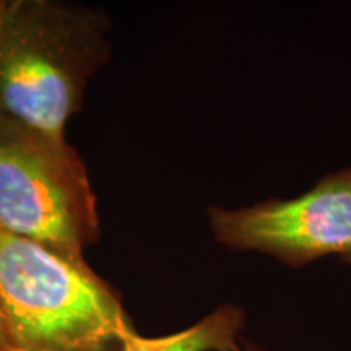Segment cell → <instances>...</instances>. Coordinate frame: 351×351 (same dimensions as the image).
<instances>
[{"label":"cell","instance_id":"cell-1","mask_svg":"<svg viewBox=\"0 0 351 351\" xmlns=\"http://www.w3.org/2000/svg\"><path fill=\"white\" fill-rule=\"evenodd\" d=\"M111 16L62 0H0V114L52 134L111 59Z\"/></svg>","mask_w":351,"mask_h":351},{"label":"cell","instance_id":"cell-2","mask_svg":"<svg viewBox=\"0 0 351 351\" xmlns=\"http://www.w3.org/2000/svg\"><path fill=\"white\" fill-rule=\"evenodd\" d=\"M0 309L13 351H121L137 333L85 262L0 228Z\"/></svg>","mask_w":351,"mask_h":351},{"label":"cell","instance_id":"cell-3","mask_svg":"<svg viewBox=\"0 0 351 351\" xmlns=\"http://www.w3.org/2000/svg\"><path fill=\"white\" fill-rule=\"evenodd\" d=\"M0 228L73 257L98 243V200L65 134L0 114Z\"/></svg>","mask_w":351,"mask_h":351},{"label":"cell","instance_id":"cell-4","mask_svg":"<svg viewBox=\"0 0 351 351\" xmlns=\"http://www.w3.org/2000/svg\"><path fill=\"white\" fill-rule=\"evenodd\" d=\"M208 219L218 243L232 251H261L289 267L327 256L351 263V168L291 200L239 210L210 207Z\"/></svg>","mask_w":351,"mask_h":351},{"label":"cell","instance_id":"cell-5","mask_svg":"<svg viewBox=\"0 0 351 351\" xmlns=\"http://www.w3.org/2000/svg\"><path fill=\"white\" fill-rule=\"evenodd\" d=\"M243 326L244 313L239 307L219 306L181 332L153 339L134 333L121 351H238V333Z\"/></svg>","mask_w":351,"mask_h":351},{"label":"cell","instance_id":"cell-6","mask_svg":"<svg viewBox=\"0 0 351 351\" xmlns=\"http://www.w3.org/2000/svg\"><path fill=\"white\" fill-rule=\"evenodd\" d=\"M0 351H13L10 337L5 326V319H3L2 309H0Z\"/></svg>","mask_w":351,"mask_h":351},{"label":"cell","instance_id":"cell-7","mask_svg":"<svg viewBox=\"0 0 351 351\" xmlns=\"http://www.w3.org/2000/svg\"><path fill=\"white\" fill-rule=\"evenodd\" d=\"M238 351H257V350L252 348V346H247V348H239Z\"/></svg>","mask_w":351,"mask_h":351}]
</instances>
